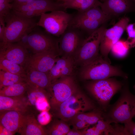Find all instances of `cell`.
<instances>
[{
  "mask_svg": "<svg viewBox=\"0 0 135 135\" xmlns=\"http://www.w3.org/2000/svg\"><path fill=\"white\" fill-rule=\"evenodd\" d=\"M120 96L114 104L110 105L104 112V120L110 123H123L132 120L134 116L133 112L135 95L130 92L128 83H125L120 90Z\"/></svg>",
  "mask_w": 135,
  "mask_h": 135,
  "instance_id": "obj_1",
  "label": "cell"
},
{
  "mask_svg": "<svg viewBox=\"0 0 135 135\" xmlns=\"http://www.w3.org/2000/svg\"><path fill=\"white\" fill-rule=\"evenodd\" d=\"M98 108L92 100L79 90L52 112L54 118L67 122L79 114Z\"/></svg>",
  "mask_w": 135,
  "mask_h": 135,
  "instance_id": "obj_2",
  "label": "cell"
},
{
  "mask_svg": "<svg viewBox=\"0 0 135 135\" xmlns=\"http://www.w3.org/2000/svg\"><path fill=\"white\" fill-rule=\"evenodd\" d=\"M124 85L115 78H109L90 80L86 84L85 88L98 103L100 108L104 112L110 105L113 96L120 91Z\"/></svg>",
  "mask_w": 135,
  "mask_h": 135,
  "instance_id": "obj_3",
  "label": "cell"
},
{
  "mask_svg": "<svg viewBox=\"0 0 135 135\" xmlns=\"http://www.w3.org/2000/svg\"><path fill=\"white\" fill-rule=\"evenodd\" d=\"M80 76L84 80H100L114 76L121 77L125 79L128 78L120 68L111 65L110 62L100 54L91 61L81 66Z\"/></svg>",
  "mask_w": 135,
  "mask_h": 135,
  "instance_id": "obj_4",
  "label": "cell"
},
{
  "mask_svg": "<svg viewBox=\"0 0 135 135\" xmlns=\"http://www.w3.org/2000/svg\"><path fill=\"white\" fill-rule=\"evenodd\" d=\"M6 29L2 42H19L23 36L29 34L37 26L34 17L28 18L18 14L12 10L4 17Z\"/></svg>",
  "mask_w": 135,
  "mask_h": 135,
  "instance_id": "obj_5",
  "label": "cell"
},
{
  "mask_svg": "<svg viewBox=\"0 0 135 135\" xmlns=\"http://www.w3.org/2000/svg\"><path fill=\"white\" fill-rule=\"evenodd\" d=\"M111 18L104 13L100 6H96L74 13L69 26L79 29L88 36Z\"/></svg>",
  "mask_w": 135,
  "mask_h": 135,
  "instance_id": "obj_6",
  "label": "cell"
},
{
  "mask_svg": "<svg viewBox=\"0 0 135 135\" xmlns=\"http://www.w3.org/2000/svg\"><path fill=\"white\" fill-rule=\"evenodd\" d=\"M79 90L72 76H63L52 82L46 90L51 111Z\"/></svg>",
  "mask_w": 135,
  "mask_h": 135,
  "instance_id": "obj_7",
  "label": "cell"
},
{
  "mask_svg": "<svg viewBox=\"0 0 135 135\" xmlns=\"http://www.w3.org/2000/svg\"><path fill=\"white\" fill-rule=\"evenodd\" d=\"M38 27L36 26L24 37L22 44L34 54L50 52L59 54L58 39Z\"/></svg>",
  "mask_w": 135,
  "mask_h": 135,
  "instance_id": "obj_8",
  "label": "cell"
},
{
  "mask_svg": "<svg viewBox=\"0 0 135 135\" xmlns=\"http://www.w3.org/2000/svg\"><path fill=\"white\" fill-rule=\"evenodd\" d=\"M12 10L16 13L28 18L40 16L48 12L66 11L62 3L54 0H33L22 3H11Z\"/></svg>",
  "mask_w": 135,
  "mask_h": 135,
  "instance_id": "obj_9",
  "label": "cell"
},
{
  "mask_svg": "<svg viewBox=\"0 0 135 135\" xmlns=\"http://www.w3.org/2000/svg\"><path fill=\"white\" fill-rule=\"evenodd\" d=\"M74 13L62 10H55L42 14L38 21L37 26L41 27L47 32L59 37L69 26Z\"/></svg>",
  "mask_w": 135,
  "mask_h": 135,
  "instance_id": "obj_10",
  "label": "cell"
},
{
  "mask_svg": "<svg viewBox=\"0 0 135 135\" xmlns=\"http://www.w3.org/2000/svg\"><path fill=\"white\" fill-rule=\"evenodd\" d=\"M105 28L101 26L86 38L73 56L75 64L81 66L91 61L99 54L101 37Z\"/></svg>",
  "mask_w": 135,
  "mask_h": 135,
  "instance_id": "obj_11",
  "label": "cell"
},
{
  "mask_svg": "<svg viewBox=\"0 0 135 135\" xmlns=\"http://www.w3.org/2000/svg\"><path fill=\"white\" fill-rule=\"evenodd\" d=\"M79 29L69 26L58 39V52L61 57H73L86 38Z\"/></svg>",
  "mask_w": 135,
  "mask_h": 135,
  "instance_id": "obj_12",
  "label": "cell"
},
{
  "mask_svg": "<svg viewBox=\"0 0 135 135\" xmlns=\"http://www.w3.org/2000/svg\"><path fill=\"white\" fill-rule=\"evenodd\" d=\"M130 21L128 18L124 16L112 27L108 29L105 28L103 31L100 50L101 55L106 60L110 62L108 58L109 53L113 46L120 40Z\"/></svg>",
  "mask_w": 135,
  "mask_h": 135,
  "instance_id": "obj_13",
  "label": "cell"
},
{
  "mask_svg": "<svg viewBox=\"0 0 135 135\" xmlns=\"http://www.w3.org/2000/svg\"><path fill=\"white\" fill-rule=\"evenodd\" d=\"M30 56L28 49L19 42H0V58L13 62L25 69Z\"/></svg>",
  "mask_w": 135,
  "mask_h": 135,
  "instance_id": "obj_14",
  "label": "cell"
},
{
  "mask_svg": "<svg viewBox=\"0 0 135 135\" xmlns=\"http://www.w3.org/2000/svg\"><path fill=\"white\" fill-rule=\"evenodd\" d=\"M59 55L58 53L50 52L34 54L30 56L25 69L29 67L40 72L48 73Z\"/></svg>",
  "mask_w": 135,
  "mask_h": 135,
  "instance_id": "obj_15",
  "label": "cell"
},
{
  "mask_svg": "<svg viewBox=\"0 0 135 135\" xmlns=\"http://www.w3.org/2000/svg\"><path fill=\"white\" fill-rule=\"evenodd\" d=\"M100 7L112 18L135 11V3L134 0H105Z\"/></svg>",
  "mask_w": 135,
  "mask_h": 135,
  "instance_id": "obj_16",
  "label": "cell"
},
{
  "mask_svg": "<svg viewBox=\"0 0 135 135\" xmlns=\"http://www.w3.org/2000/svg\"><path fill=\"white\" fill-rule=\"evenodd\" d=\"M75 65L73 57L58 56L48 73L51 82L61 77L72 76Z\"/></svg>",
  "mask_w": 135,
  "mask_h": 135,
  "instance_id": "obj_17",
  "label": "cell"
},
{
  "mask_svg": "<svg viewBox=\"0 0 135 135\" xmlns=\"http://www.w3.org/2000/svg\"><path fill=\"white\" fill-rule=\"evenodd\" d=\"M31 106L25 94L14 97L0 96V111L13 110L26 113L31 112Z\"/></svg>",
  "mask_w": 135,
  "mask_h": 135,
  "instance_id": "obj_18",
  "label": "cell"
},
{
  "mask_svg": "<svg viewBox=\"0 0 135 135\" xmlns=\"http://www.w3.org/2000/svg\"><path fill=\"white\" fill-rule=\"evenodd\" d=\"M0 112V124L10 131L15 133L18 132L26 113L13 110Z\"/></svg>",
  "mask_w": 135,
  "mask_h": 135,
  "instance_id": "obj_19",
  "label": "cell"
},
{
  "mask_svg": "<svg viewBox=\"0 0 135 135\" xmlns=\"http://www.w3.org/2000/svg\"><path fill=\"white\" fill-rule=\"evenodd\" d=\"M26 75L25 82L28 85L46 90L50 86L51 82L47 73L36 70L27 67L25 69Z\"/></svg>",
  "mask_w": 135,
  "mask_h": 135,
  "instance_id": "obj_20",
  "label": "cell"
},
{
  "mask_svg": "<svg viewBox=\"0 0 135 135\" xmlns=\"http://www.w3.org/2000/svg\"><path fill=\"white\" fill-rule=\"evenodd\" d=\"M21 135H46V131L30 112L25 114L23 121L18 132Z\"/></svg>",
  "mask_w": 135,
  "mask_h": 135,
  "instance_id": "obj_21",
  "label": "cell"
},
{
  "mask_svg": "<svg viewBox=\"0 0 135 135\" xmlns=\"http://www.w3.org/2000/svg\"><path fill=\"white\" fill-rule=\"evenodd\" d=\"M102 3L99 0H68L62 5L66 10L73 9L83 12L95 7H100Z\"/></svg>",
  "mask_w": 135,
  "mask_h": 135,
  "instance_id": "obj_22",
  "label": "cell"
},
{
  "mask_svg": "<svg viewBox=\"0 0 135 135\" xmlns=\"http://www.w3.org/2000/svg\"><path fill=\"white\" fill-rule=\"evenodd\" d=\"M66 122L55 118L44 127L47 135H66L70 130L69 125Z\"/></svg>",
  "mask_w": 135,
  "mask_h": 135,
  "instance_id": "obj_23",
  "label": "cell"
},
{
  "mask_svg": "<svg viewBox=\"0 0 135 135\" xmlns=\"http://www.w3.org/2000/svg\"><path fill=\"white\" fill-rule=\"evenodd\" d=\"M104 113L102 110L98 108L90 111L79 114L69 121L82 120L90 125H93L96 124L99 120L104 119Z\"/></svg>",
  "mask_w": 135,
  "mask_h": 135,
  "instance_id": "obj_24",
  "label": "cell"
},
{
  "mask_svg": "<svg viewBox=\"0 0 135 135\" xmlns=\"http://www.w3.org/2000/svg\"><path fill=\"white\" fill-rule=\"evenodd\" d=\"M28 86L26 82L5 86L0 89V96L10 97L22 96L25 94Z\"/></svg>",
  "mask_w": 135,
  "mask_h": 135,
  "instance_id": "obj_25",
  "label": "cell"
},
{
  "mask_svg": "<svg viewBox=\"0 0 135 135\" xmlns=\"http://www.w3.org/2000/svg\"><path fill=\"white\" fill-rule=\"evenodd\" d=\"M0 70L20 75L25 78L26 72L22 66L7 60L0 58Z\"/></svg>",
  "mask_w": 135,
  "mask_h": 135,
  "instance_id": "obj_26",
  "label": "cell"
},
{
  "mask_svg": "<svg viewBox=\"0 0 135 135\" xmlns=\"http://www.w3.org/2000/svg\"><path fill=\"white\" fill-rule=\"evenodd\" d=\"M25 94L31 106H34L36 101L40 98H46L48 100V93L46 90L28 84Z\"/></svg>",
  "mask_w": 135,
  "mask_h": 135,
  "instance_id": "obj_27",
  "label": "cell"
},
{
  "mask_svg": "<svg viewBox=\"0 0 135 135\" xmlns=\"http://www.w3.org/2000/svg\"><path fill=\"white\" fill-rule=\"evenodd\" d=\"M130 48L129 43L127 40H119L113 46L110 51L115 57L122 58L127 56Z\"/></svg>",
  "mask_w": 135,
  "mask_h": 135,
  "instance_id": "obj_28",
  "label": "cell"
},
{
  "mask_svg": "<svg viewBox=\"0 0 135 135\" xmlns=\"http://www.w3.org/2000/svg\"><path fill=\"white\" fill-rule=\"evenodd\" d=\"M0 78L5 79L14 84L25 82L24 78L17 74L0 70Z\"/></svg>",
  "mask_w": 135,
  "mask_h": 135,
  "instance_id": "obj_29",
  "label": "cell"
},
{
  "mask_svg": "<svg viewBox=\"0 0 135 135\" xmlns=\"http://www.w3.org/2000/svg\"><path fill=\"white\" fill-rule=\"evenodd\" d=\"M10 0H0V16L4 17L12 10Z\"/></svg>",
  "mask_w": 135,
  "mask_h": 135,
  "instance_id": "obj_30",
  "label": "cell"
},
{
  "mask_svg": "<svg viewBox=\"0 0 135 135\" xmlns=\"http://www.w3.org/2000/svg\"><path fill=\"white\" fill-rule=\"evenodd\" d=\"M51 116L47 110L42 111L38 116L37 120L42 126L46 125L51 121Z\"/></svg>",
  "mask_w": 135,
  "mask_h": 135,
  "instance_id": "obj_31",
  "label": "cell"
},
{
  "mask_svg": "<svg viewBox=\"0 0 135 135\" xmlns=\"http://www.w3.org/2000/svg\"><path fill=\"white\" fill-rule=\"evenodd\" d=\"M50 106L48 98H42L38 99L36 102L34 106L39 111L47 110Z\"/></svg>",
  "mask_w": 135,
  "mask_h": 135,
  "instance_id": "obj_32",
  "label": "cell"
},
{
  "mask_svg": "<svg viewBox=\"0 0 135 135\" xmlns=\"http://www.w3.org/2000/svg\"><path fill=\"white\" fill-rule=\"evenodd\" d=\"M125 135H135V122L132 120L124 124Z\"/></svg>",
  "mask_w": 135,
  "mask_h": 135,
  "instance_id": "obj_33",
  "label": "cell"
},
{
  "mask_svg": "<svg viewBox=\"0 0 135 135\" xmlns=\"http://www.w3.org/2000/svg\"><path fill=\"white\" fill-rule=\"evenodd\" d=\"M70 124L74 128L78 130L88 128L90 126L85 121L82 120L69 121Z\"/></svg>",
  "mask_w": 135,
  "mask_h": 135,
  "instance_id": "obj_34",
  "label": "cell"
},
{
  "mask_svg": "<svg viewBox=\"0 0 135 135\" xmlns=\"http://www.w3.org/2000/svg\"><path fill=\"white\" fill-rule=\"evenodd\" d=\"M126 30L128 35L127 40L130 42L135 37V23L128 24Z\"/></svg>",
  "mask_w": 135,
  "mask_h": 135,
  "instance_id": "obj_35",
  "label": "cell"
},
{
  "mask_svg": "<svg viewBox=\"0 0 135 135\" xmlns=\"http://www.w3.org/2000/svg\"><path fill=\"white\" fill-rule=\"evenodd\" d=\"M6 29L4 17L0 16V40L2 41Z\"/></svg>",
  "mask_w": 135,
  "mask_h": 135,
  "instance_id": "obj_36",
  "label": "cell"
},
{
  "mask_svg": "<svg viewBox=\"0 0 135 135\" xmlns=\"http://www.w3.org/2000/svg\"><path fill=\"white\" fill-rule=\"evenodd\" d=\"M88 128L82 130V135H96L95 126L89 128Z\"/></svg>",
  "mask_w": 135,
  "mask_h": 135,
  "instance_id": "obj_37",
  "label": "cell"
},
{
  "mask_svg": "<svg viewBox=\"0 0 135 135\" xmlns=\"http://www.w3.org/2000/svg\"><path fill=\"white\" fill-rule=\"evenodd\" d=\"M15 133L8 130L0 124V135H13Z\"/></svg>",
  "mask_w": 135,
  "mask_h": 135,
  "instance_id": "obj_38",
  "label": "cell"
},
{
  "mask_svg": "<svg viewBox=\"0 0 135 135\" xmlns=\"http://www.w3.org/2000/svg\"><path fill=\"white\" fill-rule=\"evenodd\" d=\"M66 135H82V131L74 128L70 130Z\"/></svg>",
  "mask_w": 135,
  "mask_h": 135,
  "instance_id": "obj_39",
  "label": "cell"
},
{
  "mask_svg": "<svg viewBox=\"0 0 135 135\" xmlns=\"http://www.w3.org/2000/svg\"><path fill=\"white\" fill-rule=\"evenodd\" d=\"M33 0H10L11 3H22L26 2Z\"/></svg>",
  "mask_w": 135,
  "mask_h": 135,
  "instance_id": "obj_40",
  "label": "cell"
},
{
  "mask_svg": "<svg viewBox=\"0 0 135 135\" xmlns=\"http://www.w3.org/2000/svg\"><path fill=\"white\" fill-rule=\"evenodd\" d=\"M130 44L131 48L135 47V37L130 42Z\"/></svg>",
  "mask_w": 135,
  "mask_h": 135,
  "instance_id": "obj_41",
  "label": "cell"
},
{
  "mask_svg": "<svg viewBox=\"0 0 135 135\" xmlns=\"http://www.w3.org/2000/svg\"><path fill=\"white\" fill-rule=\"evenodd\" d=\"M68 0H57V1L58 2L63 3Z\"/></svg>",
  "mask_w": 135,
  "mask_h": 135,
  "instance_id": "obj_42",
  "label": "cell"
},
{
  "mask_svg": "<svg viewBox=\"0 0 135 135\" xmlns=\"http://www.w3.org/2000/svg\"><path fill=\"white\" fill-rule=\"evenodd\" d=\"M133 112L134 116H135V102L134 104Z\"/></svg>",
  "mask_w": 135,
  "mask_h": 135,
  "instance_id": "obj_43",
  "label": "cell"
},
{
  "mask_svg": "<svg viewBox=\"0 0 135 135\" xmlns=\"http://www.w3.org/2000/svg\"><path fill=\"white\" fill-rule=\"evenodd\" d=\"M101 0V1H102V2H104V0Z\"/></svg>",
  "mask_w": 135,
  "mask_h": 135,
  "instance_id": "obj_44",
  "label": "cell"
},
{
  "mask_svg": "<svg viewBox=\"0 0 135 135\" xmlns=\"http://www.w3.org/2000/svg\"><path fill=\"white\" fill-rule=\"evenodd\" d=\"M134 90H135V86H134Z\"/></svg>",
  "mask_w": 135,
  "mask_h": 135,
  "instance_id": "obj_45",
  "label": "cell"
},
{
  "mask_svg": "<svg viewBox=\"0 0 135 135\" xmlns=\"http://www.w3.org/2000/svg\"><path fill=\"white\" fill-rule=\"evenodd\" d=\"M134 0V2H135V0Z\"/></svg>",
  "mask_w": 135,
  "mask_h": 135,
  "instance_id": "obj_46",
  "label": "cell"
},
{
  "mask_svg": "<svg viewBox=\"0 0 135 135\" xmlns=\"http://www.w3.org/2000/svg\"><path fill=\"white\" fill-rule=\"evenodd\" d=\"M56 0V1H57V0Z\"/></svg>",
  "mask_w": 135,
  "mask_h": 135,
  "instance_id": "obj_47",
  "label": "cell"
}]
</instances>
